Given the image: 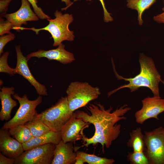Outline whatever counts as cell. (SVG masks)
<instances>
[{"mask_svg": "<svg viewBox=\"0 0 164 164\" xmlns=\"http://www.w3.org/2000/svg\"><path fill=\"white\" fill-rule=\"evenodd\" d=\"M162 82L163 84L164 85V80L162 81Z\"/></svg>", "mask_w": 164, "mask_h": 164, "instance_id": "cell-34", "label": "cell"}, {"mask_svg": "<svg viewBox=\"0 0 164 164\" xmlns=\"http://www.w3.org/2000/svg\"><path fill=\"white\" fill-rule=\"evenodd\" d=\"M15 159L8 157L1 152L0 153V164H14Z\"/></svg>", "mask_w": 164, "mask_h": 164, "instance_id": "cell-30", "label": "cell"}, {"mask_svg": "<svg viewBox=\"0 0 164 164\" xmlns=\"http://www.w3.org/2000/svg\"><path fill=\"white\" fill-rule=\"evenodd\" d=\"M25 125L28 128L33 137L42 135L51 130L36 116Z\"/></svg>", "mask_w": 164, "mask_h": 164, "instance_id": "cell-22", "label": "cell"}, {"mask_svg": "<svg viewBox=\"0 0 164 164\" xmlns=\"http://www.w3.org/2000/svg\"><path fill=\"white\" fill-rule=\"evenodd\" d=\"M13 98L17 100L19 106L13 117L6 122L1 128L9 129L16 126L25 125L32 121L38 114L36 107L42 102L41 96L39 95L34 100H29L26 94L20 97L17 94L13 95Z\"/></svg>", "mask_w": 164, "mask_h": 164, "instance_id": "cell-6", "label": "cell"}, {"mask_svg": "<svg viewBox=\"0 0 164 164\" xmlns=\"http://www.w3.org/2000/svg\"><path fill=\"white\" fill-rule=\"evenodd\" d=\"M12 0H0V18L6 14L8 7Z\"/></svg>", "mask_w": 164, "mask_h": 164, "instance_id": "cell-28", "label": "cell"}, {"mask_svg": "<svg viewBox=\"0 0 164 164\" xmlns=\"http://www.w3.org/2000/svg\"><path fill=\"white\" fill-rule=\"evenodd\" d=\"M153 19L159 23H164V11L162 13L154 16Z\"/></svg>", "mask_w": 164, "mask_h": 164, "instance_id": "cell-31", "label": "cell"}, {"mask_svg": "<svg viewBox=\"0 0 164 164\" xmlns=\"http://www.w3.org/2000/svg\"><path fill=\"white\" fill-rule=\"evenodd\" d=\"M21 5L18 10L10 14H6L4 17L9 21L14 26L12 29L19 31L23 24L26 25L28 21H37L39 17L31 9L27 0H21Z\"/></svg>", "mask_w": 164, "mask_h": 164, "instance_id": "cell-12", "label": "cell"}, {"mask_svg": "<svg viewBox=\"0 0 164 164\" xmlns=\"http://www.w3.org/2000/svg\"><path fill=\"white\" fill-rule=\"evenodd\" d=\"M15 48L17 60L16 67L14 68V74H19L26 79L35 88L39 95H48L46 86L38 81L32 74L28 64V60L23 56L20 46H15Z\"/></svg>", "mask_w": 164, "mask_h": 164, "instance_id": "cell-10", "label": "cell"}, {"mask_svg": "<svg viewBox=\"0 0 164 164\" xmlns=\"http://www.w3.org/2000/svg\"><path fill=\"white\" fill-rule=\"evenodd\" d=\"M127 159L132 164H149L148 159L144 152H129Z\"/></svg>", "mask_w": 164, "mask_h": 164, "instance_id": "cell-23", "label": "cell"}, {"mask_svg": "<svg viewBox=\"0 0 164 164\" xmlns=\"http://www.w3.org/2000/svg\"><path fill=\"white\" fill-rule=\"evenodd\" d=\"M0 151L6 156L15 159L24 151L22 144L11 136L9 129H0Z\"/></svg>", "mask_w": 164, "mask_h": 164, "instance_id": "cell-14", "label": "cell"}, {"mask_svg": "<svg viewBox=\"0 0 164 164\" xmlns=\"http://www.w3.org/2000/svg\"><path fill=\"white\" fill-rule=\"evenodd\" d=\"M78 0H74L75 1ZM87 1H91V0H86ZM102 5L104 10V20L105 22H111L113 20L112 17L111 15V14L109 13L105 8L104 3L103 0H99Z\"/></svg>", "mask_w": 164, "mask_h": 164, "instance_id": "cell-29", "label": "cell"}, {"mask_svg": "<svg viewBox=\"0 0 164 164\" xmlns=\"http://www.w3.org/2000/svg\"><path fill=\"white\" fill-rule=\"evenodd\" d=\"M61 140L56 145L51 164H70L75 163L77 154L72 144Z\"/></svg>", "mask_w": 164, "mask_h": 164, "instance_id": "cell-15", "label": "cell"}, {"mask_svg": "<svg viewBox=\"0 0 164 164\" xmlns=\"http://www.w3.org/2000/svg\"><path fill=\"white\" fill-rule=\"evenodd\" d=\"M75 164H83L87 162L89 164H112L115 162L113 159L97 156L84 152L77 151Z\"/></svg>", "mask_w": 164, "mask_h": 164, "instance_id": "cell-19", "label": "cell"}, {"mask_svg": "<svg viewBox=\"0 0 164 164\" xmlns=\"http://www.w3.org/2000/svg\"><path fill=\"white\" fill-rule=\"evenodd\" d=\"M156 0H127V7L130 9L135 10L138 12V24L142 26L143 23L142 15L146 9H149Z\"/></svg>", "mask_w": 164, "mask_h": 164, "instance_id": "cell-20", "label": "cell"}, {"mask_svg": "<svg viewBox=\"0 0 164 164\" xmlns=\"http://www.w3.org/2000/svg\"><path fill=\"white\" fill-rule=\"evenodd\" d=\"M162 10H163V11H164V7L162 8Z\"/></svg>", "mask_w": 164, "mask_h": 164, "instance_id": "cell-33", "label": "cell"}, {"mask_svg": "<svg viewBox=\"0 0 164 164\" xmlns=\"http://www.w3.org/2000/svg\"><path fill=\"white\" fill-rule=\"evenodd\" d=\"M142 103V107L135 113L137 123L142 124L150 118L159 120L158 115L164 111V99L160 96H148L143 99Z\"/></svg>", "mask_w": 164, "mask_h": 164, "instance_id": "cell-9", "label": "cell"}, {"mask_svg": "<svg viewBox=\"0 0 164 164\" xmlns=\"http://www.w3.org/2000/svg\"><path fill=\"white\" fill-rule=\"evenodd\" d=\"M62 140L60 132L50 130L47 133L38 137H33L28 141L22 144L24 151L37 146L48 143L57 144Z\"/></svg>", "mask_w": 164, "mask_h": 164, "instance_id": "cell-17", "label": "cell"}, {"mask_svg": "<svg viewBox=\"0 0 164 164\" xmlns=\"http://www.w3.org/2000/svg\"><path fill=\"white\" fill-rule=\"evenodd\" d=\"M144 152L149 164H164V127L144 132Z\"/></svg>", "mask_w": 164, "mask_h": 164, "instance_id": "cell-7", "label": "cell"}, {"mask_svg": "<svg viewBox=\"0 0 164 164\" xmlns=\"http://www.w3.org/2000/svg\"><path fill=\"white\" fill-rule=\"evenodd\" d=\"M73 112L69 108L66 96L61 97L55 104L38 114L36 116L51 130L59 132Z\"/></svg>", "mask_w": 164, "mask_h": 164, "instance_id": "cell-4", "label": "cell"}, {"mask_svg": "<svg viewBox=\"0 0 164 164\" xmlns=\"http://www.w3.org/2000/svg\"><path fill=\"white\" fill-rule=\"evenodd\" d=\"M15 38L14 34L11 33L1 36L0 37V55L4 53L3 49L6 44Z\"/></svg>", "mask_w": 164, "mask_h": 164, "instance_id": "cell-27", "label": "cell"}, {"mask_svg": "<svg viewBox=\"0 0 164 164\" xmlns=\"http://www.w3.org/2000/svg\"><path fill=\"white\" fill-rule=\"evenodd\" d=\"M58 46L56 49L48 50H39L31 53L27 55V59L28 61L33 57H45L49 60H56L63 64L70 63L75 60L73 54L65 49V45L62 43Z\"/></svg>", "mask_w": 164, "mask_h": 164, "instance_id": "cell-13", "label": "cell"}, {"mask_svg": "<svg viewBox=\"0 0 164 164\" xmlns=\"http://www.w3.org/2000/svg\"><path fill=\"white\" fill-rule=\"evenodd\" d=\"M56 145L50 143L24 151L15 159V164H51Z\"/></svg>", "mask_w": 164, "mask_h": 164, "instance_id": "cell-8", "label": "cell"}, {"mask_svg": "<svg viewBox=\"0 0 164 164\" xmlns=\"http://www.w3.org/2000/svg\"><path fill=\"white\" fill-rule=\"evenodd\" d=\"M61 1L62 2H65L66 5V7L65 8V9H63L64 10L67 9L73 3V2H71L70 0H61Z\"/></svg>", "mask_w": 164, "mask_h": 164, "instance_id": "cell-32", "label": "cell"}, {"mask_svg": "<svg viewBox=\"0 0 164 164\" xmlns=\"http://www.w3.org/2000/svg\"><path fill=\"white\" fill-rule=\"evenodd\" d=\"M88 109L90 111L89 113L81 111L75 112L77 117L94 125L95 128L94 135H105L115 139L121 132V125L117 122L126 120L127 117L124 115L131 109L127 104H124L111 112L112 107L106 110L100 104H91Z\"/></svg>", "mask_w": 164, "mask_h": 164, "instance_id": "cell-1", "label": "cell"}, {"mask_svg": "<svg viewBox=\"0 0 164 164\" xmlns=\"http://www.w3.org/2000/svg\"><path fill=\"white\" fill-rule=\"evenodd\" d=\"M139 61L140 66V72L133 78H125L118 75L116 71L114 65L113 64L114 73L118 79L128 81L129 83L121 85L108 92V97L122 88H128L131 92H132L142 87L149 88L154 96H160L159 85L162 80L153 60L143 53H142L140 54Z\"/></svg>", "mask_w": 164, "mask_h": 164, "instance_id": "cell-2", "label": "cell"}, {"mask_svg": "<svg viewBox=\"0 0 164 164\" xmlns=\"http://www.w3.org/2000/svg\"><path fill=\"white\" fill-rule=\"evenodd\" d=\"M54 15L55 18L47 19L49 21V24L45 27L37 29L21 27L19 28V30H31L37 35L40 31H47L50 33L53 39L54 46H58L64 41H73L75 37L73 32L70 31L69 28V25L73 20L72 15L67 13L63 14L58 10L55 11Z\"/></svg>", "mask_w": 164, "mask_h": 164, "instance_id": "cell-3", "label": "cell"}, {"mask_svg": "<svg viewBox=\"0 0 164 164\" xmlns=\"http://www.w3.org/2000/svg\"><path fill=\"white\" fill-rule=\"evenodd\" d=\"M14 27L12 24L9 20H4L2 18L0 20V35L2 36L5 34H10L11 29Z\"/></svg>", "mask_w": 164, "mask_h": 164, "instance_id": "cell-26", "label": "cell"}, {"mask_svg": "<svg viewBox=\"0 0 164 164\" xmlns=\"http://www.w3.org/2000/svg\"><path fill=\"white\" fill-rule=\"evenodd\" d=\"M128 147L132 148L134 152H144L145 148L144 135L141 128L137 127L130 132V138L127 142Z\"/></svg>", "mask_w": 164, "mask_h": 164, "instance_id": "cell-18", "label": "cell"}, {"mask_svg": "<svg viewBox=\"0 0 164 164\" xmlns=\"http://www.w3.org/2000/svg\"><path fill=\"white\" fill-rule=\"evenodd\" d=\"M66 92L68 106L72 112L97 98L101 94L98 87H93L87 82L78 81L71 82Z\"/></svg>", "mask_w": 164, "mask_h": 164, "instance_id": "cell-5", "label": "cell"}, {"mask_svg": "<svg viewBox=\"0 0 164 164\" xmlns=\"http://www.w3.org/2000/svg\"><path fill=\"white\" fill-rule=\"evenodd\" d=\"M32 5L34 12L39 18L41 19H51L50 17L43 12L41 8L38 6L37 4V0H27Z\"/></svg>", "mask_w": 164, "mask_h": 164, "instance_id": "cell-25", "label": "cell"}, {"mask_svg": "<svg viewBox=\"0 0 164 164\" xmlns=\"http://www.w3.org/2000/svg\"><path fill=\"white\" fill-rule=\"evenodd\" d=\"M89 123L77 117L75 112L63 126L60 132L62 140L65 142H75L82 139L84 129Z\"/></svg>", "mask_w": 164, "mask_h": 164, "instance_id": "cell-11", "label": "cell"}, {"mask_svg": "<svg viewBox=\"0 0 164 164\" xmlns=\"http://www.w3.org/2000/svg\"><path fill=\"white\" fill-rule=\"evenodd\" d=\"M9 53L6 51L3 53L0 57V72L8 73L11 76L14 75V68L9 65L7 59Z\"/></svg>", "mask_w": 164, "mask_h": 164, "instance_id": "cell-24", "label": "cell"}, {"mask_svg": "<svg viewBox=\"0 0 164 164\" xmlns=\"http://www.w3.org/2000/svg\"><path fill=\"white\" fill-rule=\"evenodd\" d=\"M0 89L1 108L0 111V120L2 121H9L11 118L12 110L17 105V101L12 97V95L15 94V88L12 87H3Z\"/></svg>", "mask_w": 164, "mask_h": 164, "instance_id": "cell-16", "label": "cell"}, {"mask_svg": "<svg viewBox=\"0 0 164 164\" xmlns=\"http://www.w3.org/2000/svg\"><path fill=\"white\" fill-rule=\"evenodd\" d=\"M9 130L11 135L22 144L28 141L33 137L25 125H18Z\"/></svg>", "mask_w": 164, "mask_h": 164, "instance_id": "cell-21", "label": "cell"}]
</instances>
